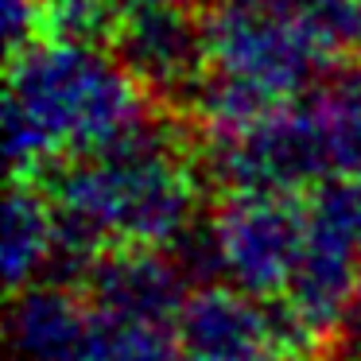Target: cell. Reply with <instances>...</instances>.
<instances>
[{"label": "cell", "instance_id": "1", "mask_svg": "<svg viewBox=\"0 0 361 361\" xmlns=\"http://www.w3.org/2000/svg\"><path fill=\"white\" fill-rule=\"evenodd\" d=\"M35 183L55 206L59 252L82 264L121 245L171 249L202 218L198 125L156 105L113 144L59 159Z\"/></svg>", "mask_w": 361, "mask_h": 361}, {"label": "cell", "instance_id": "2", "mask_svg": "<svg viewBox=\"0 0 361 361\" xmlns=\"http://www.w3.org/2000/svg\"><path fill=\"white\" fill-rule=\"evenodd\" d=\"M152 109L148 90L105 43L39 35L8 55L4 133L12 179H39L59 159L105 148Z\"/></svg>", "mask_w": 361, "mask_h": 361}, {"label": "cell", "instance_id": "3", "mask_svg": "<svg viewBox=\"0 0 361 361\" xmlns=\"http://www.w3.org/2000/svg\"><path fill=\"white\" fill-rule=\"evenodd\" d=\"M206 190L233 195H307L334 175L311 94L233 133H198Z\"/></svg>", "mask_w": 361, "mask_h": 361}, {"label": "cell", "instance_id": "4", "mask_svg": "<svg viewBox=\"0 0 361 361\" xmlns=\"http://www.w3.org/2000/svg\"><path fill=\"white\" fill-rule=\"evenodd\" d=\"M303 252L280 299L326 353L361 272V179H322L303 195Z\"/></svg>", "mask_w": 361, "mask_h": 361}, {"label": "cell", "instance_id": "5", "mask_svg": "<svg viewBox=\"0 0 361 361\" xmlns=\"http://www.w3.org/2000/svg\"><path fill=\"white\" fill-rule=\"evenodd\" d=\"M210 218L226 280L257 299H280L303 252V195L218 198Z\"/></svg>", "mask_w": 361, "mask_h": 361}, {"label": "cell", "instance_id": "6", "mask_svg": "<svg viewBox=\"0 0 361 361\" xmlns=\"http://www.w3.org/2000/svg\"><path fill=\"white\" fill-rule=\"evenodd\" d=\"M78 291L90 299L94 311H117L136 319L175 322L179 307L195 288L187 283L183 268L167 249H144V245H121L102 249L86 264Z\"/></svg>", "mask_w": 361, "mask_h": 361}, {"label": "cell", "instance_id": "7", "mask_svg": "<svg viewBox=\"0 0 361 361\" xmlns=\"http://www.w3.org/2000/svg\"><path fill=\"white\" fill-rule=\"evenodd\" d=\"M90 299L59 280H35L12 291L8 345L16 361H74L90 330Z\"/></svg>", "mask_w": 361, "mask_h": 361}, {"label": "cell", "instance_id": "8", "mask_svg": "<svg viewBox=\"0 0 361 361\" xmlns=\"http://www.w3.org/2000/svg\"><path fill=\"white\" fill-rule=\"evenodd\" d=\"M55 249H59V221L43 183L12 179L8 198H4V221H0V260H4L8 295L43 280Z\"/></svg>", "mask_w": 361, "mask_h": 361}, {"label": "cell", "instance_id": "9", "mask_svg": "<svg viewBox=\"0 0 361 361\" xmlns=\"http://www.w3.org/2000/svg\"><path fill=\"white\" fill-rule=\"evenodd\" d=\"M311 105L319 113L334 175L361 179V59L338 63L311 90Z\"/></svg>", "mask_w": 361, "mask_h": 361}, {"label": "cell", "instance_id": "10", "mask_svg": "<svg viewBox=\"0 0 361 361\" xmlns=\"http://www.w3.org/2000/svg\"><path fill=\"white\" fill-rule=\"evenodd\" d=\"M183 345L175 322L136 319L117 311H94L74 361H179Z\"/></svg>", "mask_w": 361, "mask_h": 361}, {"label": "cell", "instance_id": "11", "mask_svg": "<svg viewBox=\"0 0 361 361\" xmlns=\"http://www.w3.org/2000/svg\"><path fill=\"white\" fill-rule=\"evenodd\" d=\"M272 8L334 66L361 59V0H272Z\"/></svg>", "mask_w": 361, "mask_h": 361}, {"label": "cell", "instance_id": "12", "mask_svg": "<svg viewBox=\"0 0 361 361\" xmlns=\"http://www.w3.org/2000/svg\"><path fill=\"white\" fill-rule=\"evenodd\" d=\"M322 357L330 361H361V272H357V283H353V295L345 303V314L338 322L334 338H330L326 353Z\"/></svg>", "mask_w": 361, "mask_h": 361}, {"label": "cell", "instance_id": "13", "mask_svg": "<svg viewBox=\"0 0 361 361\" xmlns=\"http://www.w3.org/2000/svg\"><path fill=\"white\" fill-rule=\"evenodd\" d=\"M179 361H288L283 353H183Z\"/></svg>", "mask_w": 361, "mask_h": 361}, {"label": "cell", "instance_id": "14", "mask_svg": "<svg viewBox=\"0 0 361 361\" xmlns=\"http://www.w3.org/2000/svg\"><path fill=\"white\" fill-rule=\"evenodd\" d=\"M319 361H330V357H319Z\"/></svg>", "mask_w": 361, "mask_h": 361}]
</instances>
